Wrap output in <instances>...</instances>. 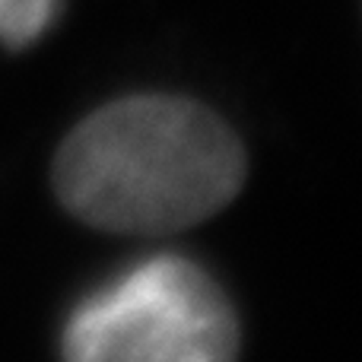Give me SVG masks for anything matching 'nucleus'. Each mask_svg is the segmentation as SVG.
<instances>
[{
  "mask_svg": "<svg viewBox=\"0 0 362 362\" xmlns=\"http://www.w3.org/2000/svg\"><path fill=\"white\" fill-rule=\"evenodd\" d=\"M248 175L238 134L181 95H124L61 144L51 185L80 223L118 235H172L216 216Z\"/></svg>",
  "mask_w": 362,
  "mask_h": 362,
  "instance_id": "nucleus-1",
  "label": "nucleus"
},
{
  "mask_svg": "<svg viewBox=\"0 0 362 362\" xmlns=\"http://www.w3.org/2000/svg\"><path fill=\"white\" fill-rule=\"evenodd\" d=\"M232 302L200 264L150 255L86 293L64 321V362H235Z\"/></svg>",
  "mask_w": 362,
  "mask_h": 362,
  "instance_id": "nucleus-2",
  "label": "nucleus"
},
{
  "mask_svg": "<svg viewBox=\"0 0 362 362\" xmlns=\"http://www.w3.org/2000/svg\"><path fill=\"white\" fill-rule=\"evenodd\" d=\"M61 13V0H0V45L29 48L51 29Z\"/></svg>",
  "mask_w": 362,
  "mask_h": 362,
  "instance_id": "nucleus-3",
  "label": "nucleus"
}]
</instances>
